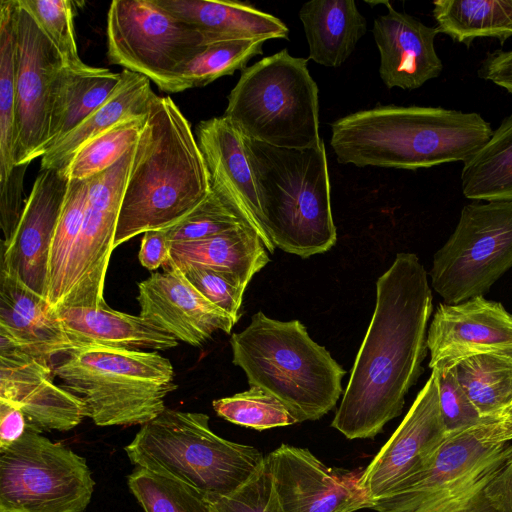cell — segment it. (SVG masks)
Wrapping results in <instances>:
<instances>
[{"label": "cell", "mask_w": 512, "mask_h": 512, "mask_svg": "<svg viewBox=\"0 0 512 512\" xmlns=\"http://www.w3.org/2000/svg\"><path fill=\"white\" fill-rule=\"evenodd\" d=\"M432 293L414 253L401 252L376 283V305L331 423L346 438L368 439L402 412L422 373Z\"/></svg>", "instance_id": "obj_1"}, {"label": "cell", "mask_w": 512, "mask_h": 512, "mask_svg": "<svg viewBox=\"0 0 512 512\" xmlns=\"http://www.w3.org/2000/svg\"><path fill=\"white\" fill-rule=\"evenodd\" d=\"M210 190V175L188 120L170 97L155 95L135 145L114 249L139 234L173 226Z\"/></svg>", "instance_id": "obj_2"}, {"label": "cell", "mask_w": 512, "mask_h": 512, "mask_svg": "<svg viewBox=\"0 0 512 512\" xmlns=\"http://www.w3.org/2000/svg\"><path fill=\"white\" fill-rule=\"evenodd\" d=\"M492 134L476 112L386 105L333 122L330 145L341 164L417 170L465 163Z\"/></svg>", "instance_id": "obj_3"}, {"label": "cell", "mask_w": 512, "mask_h": 512, "mask_svg": "<svg viewBox=\"0 0 512 512\" xmlns=\"http://www.w3.org/2000/svg\"><path fill=\"white\" fill-rule=\"evenodd\" d=\"M257 187L266 249L308 258L337 241L324 142L281 148L243 136Z\"/></svg>", "instance_id": "obj_4"}, {"label": "cell", "mask_w": 512, "mask_h": 512, "mask_svg": "<svg viewBox=\"0 0 512 512\" xmlns=\"http://www.w3.org/2000/svg\"><path fill=\"white\" fill-rule=\"evenodd\" d=\"M230 345L233 364L244 371L249 386L276 396L298 423L320 419L343 393L346 371L299 320L280 321L259 311L232 334Z\"/></svg>", "instance_id": "obj_5"}, {"label": "cell", "mask_w": 512, "mask_h": 512, "mask_svg": "<svg viewBox=\"0 0 512 512\" xmlns=\"http://www.w3.org/2000/svg\"><path fill=\"white\" fill-rule=\"evenodd\" d=\"M124 450L135 466L182 482L205 499L231 494L265 461L259 449L215 434L206 414L170 408L141 425Z\"/></svg>", "instance_id": "obj_6"}, {"label": "cell", "mask_w": 512, "mask_h": 512, "mask_svg": "<svg viewBox=\"0 0 512 512\" xmlns=\"http://www.w3.org/2000/svg\"><path fill=\"white\" fill-rule=\"evenodd\" d=\"M63 356L53 373L97 426L143 425L177 388L170 360L158 352L82 346Z\"/></svg>", "instance_id": "obj_7"}, {"label": "cell", "mask_w": 512, "mask_h": 512, "mask_svg": "<svg viewBox=\"0 0 512 512\" xmlns=\"http://www.w3.org/2000/svg\"><path fill=\"white\" fill-rule=\"evenodd\" d=\"M307 62L283 49L244 68L223 116L243 136L271 146L318 145V87Z\"/></svg>", "instance_id": "obj_8"}, {"label": "cell", "mask_w": 512, "mask_h": 512, "mask_svg": "<svg viewBox=\"0 0 512 512\" xmlns=\"http://www.w3.org/2000/svg\"><path fill=\"white\" fill-rule=\"evenodd\" d=\"M94 486L85 458L41 433L0 450V512H84Z\"/></svg>", "instance_id": "obj_9"}, {"label": "cell", "mask_w": 512, "mask_h": 512, "mask_svg": "<svg viewBox=\"0 0 512 512\" xmlns=\"http://www.w3.org/2000/svg\"><path fill=\"white\" fill-rule=\"evenodd\" d=\"M512 268V202L465 205L446 243L434 254L433 289L446 304L483 296Z\"/></svg>", "instance_id": "obj_10"}, {"label": "cell", "mask_w": 512, "mask_h": 512, "mask_svg": "<svg viewBox=\"0 0 512 512\" xmlns=\"http://www.w3.org/2000/svg\"><path fill=\"white\" fill-rule=\"evenodd\" d=\"M111 63L147 77L163 92L177 93L180 68L205 45L201 33L155 0H114L107 13Z\"/></svg>", "instance_id": "obj_11"}, {"label": "cell", "mask_w": 512, "mask_h": 512, "mask_svg": "<svg viewBox=\"0 0 512 512\" xmlns=\"http://www.w3.org/2000/svg\"><path fill=\"white\" fill-rule=\"evenodd\" d=\"M134 149L135 146L113 166L89 178L84 219L59 309L107 305L106 272Z\"/></svg>", "instance_id": "obj_12"}, {"label": "cell", "mask_w": 512, "mask_h": 512, "mask_svg": "<svg viewBox=\"0 0 512 512\" xmlns=\"http://www.w3.org/2000/svg\"><path fill=\"white\" fill-rule=\"evenodd\" d=\"M512 440L508 414L486 418L449 434L429 466L389 496L374 501L376 512H424L462 486Z\"/></svg>", "instance_id": "obj_13"}, {"label": "cell", "mask_w": 512, "mask_h": 512, "mask_svg": "<svg viewBox=\"0 0 512 512\" xmlns=\"http://www.w3.org/2000/svg\"><path fill=\"white\" fill-rule=\"evenodd\" d=\"M14 24L17 125L15 165H23L42 157L47 150L51 88L66 63L20 0H16Z\"/></svg>", "instance_id": "obj_14"}, {"label": "cell", "mask_w": 512, "mask_h": 512, "mask_svg": "<svg viewBox=\"0 0 512 512\" xmlns=\"http://www.w3.org/2000/svg\"><path fill=\"white\" fill-rule=\"evenodd\" d=\"M447 437L432 371L400 425L363 469L361 487L373 501L396 492L429 466Z\"/></svg>", "instance_id": "obj_15"}, {"label": "cell", "mask_w": 512, "mask_h": 512, "mask_svg": "<svg viewBox=\"0 0 512 512\" xmlns=\"http://www.w3.org/2000/svg\"><path fill=\"white\" fill-rule=\"evenodd\" d=\"M265 461L283 512H355L373 506L360 485L363 469L329 467L308 449L288 444Z\"/></svg>", "instance_id": "obj_16"}, {"label": "cell", "mask_w": 512, "mask_h": 512, "mask_svg": "<svg viewBox=\"0 0 512 512\" xmlns=\"http://www.w3.org/2000/svg\"><path fill=\"white\" fill-rule=\"evenodd\" d=\"M51 362L0 335V400L18 407L33 432L69 431L86 417L79 397L54 383Z\"/></svg>", "instance_id": "obj_17"}, {"label": "cell", "mask_w": 512, "mask_h": 512, "mask_svg": "<svg viewBox=\"0 0 512 512\" xmlns=\"http://www.w3.org/2000/svg\"><path fill=\"white\" fill-rule=\"evenodd\" d=\"M68 183L62 171L40 170L11 239L1 241L0 268L46 299L50 248Z\"/></svg>", "instance_id": "obj_18"}, {"label": "cell", "mask_w": 512, "mask_h": 512, "mask_svg": "<svg viewBox=\"0 0 512 512\" xmlns=\"http://www.w3.org/2000/svg\"><path fill=\"white\" fill-rule=\"evenodd\" d=\"M426 344L431 369L452 368L475 355H512V314L483 296L440 304L427 330Z\"/></svg>", "instance_id": "obj_19"}, {"label": "cell", "mask_w": 512, "mask_h": 512, "mask_svg": "<svg viewBox=\"0 0 512 512\" xmlns=\"http://www.w3.org/2000/svg\"><path fill=\"white\" fill-rule=\"evenodd\" d=\"M162 268L138 283L141 317L195 347L219 330L231 332L237 322L228 313L202 296L174 264Z\"/></svg>", "instance_id": "obj_20"}, {"label": "cell", "mask_w": 512, "mask_h": 512, "mask_svg": "<svg viewBox=\"0 0 512 512\" xmlns=\"http://www.w3.org/2000/svg\"><path fill=\"white\" fill-rule=\"evenodd\" d=\"M384 4L387 13L375 18L372 30L380 56L379 75L389 89H418L443 70L434 46L439 30L395 10L390 2Z\"/></svg>", "instance_id": "obj_21"}, {"label": "cell", "mask_w": 512, "mask_h": 512, "mask_svg": "<svg viewBox=\"0 0 512 512\" xmlns=\"http://www.w3.org/2000/svg\"><path fill=\"white\" fill-rule=\"evenodd\" d=\"M0 335L51 362L74 348L46 298L0 268Z\"/></svg>", "instance_id": "obj_22"}, {"label": "cell", "mask_w": 512, "mask_h": 512, "mask_svg": "<svg viewBox=\"0 0 512 512\" xmlns=\"http://www.w3.org/2000/svg\"><path fill=\"white\" fill-rule=\"evenodd\" d=\"M196 136L211 185L223 189L234 199L251 219L266 247L257 187L243 135L221 116L201 121L196 127Z\"/></svg>", "instance_id": "obj_23"}, {"label": "cell", "mask_w": 512, "mask_h": 512, "mask_svg": "<svg viewBox=\"0 0 512 512\" xmlns=\"http://www.w3.org/2000/svg\"><path fill=\"white\" fill-rule=\"evenodd\" d=\"M75 347L103 346L114 349L158 352L174 348L178 341L140 315L109 308H62L56 310Z\"/></svg>", "instance_id": "obj_24"}, {"label": "cell", "mask_w": 512, "mask_h": 512, "mask_svg": "<svg viewBox=\"0 0 512 512\" xmlns=\"http://www.w3.org/2000/svg\"><path fill=\"white\" fill-rule=\"evenodd\" d=\"M175 18L198 30L205 45L228 40L289 38L276 16L247 2L215 0H155Z\"/></svg>", "instance_id": "obj_25"}, {"label": "cell", "mask_w": 512, "mask_h": 512, "mask_svg": "<svg viewBox=\"0 0 512 512\" xmlns=\"http://www.w3.org/2000/svg\"><path fill=\"white\" fill-rule=\"evenodd\" d=\"M168 261L215 270L246 289L270 259L258 232L242 225L207 238L171 243Z\"/></svg>", "instance_id": "obj_26"}, {"label": "cell", "mask_w": 512, "mask_h": 512, "mask_svg": "<svg viewBox=\"0 0 512 512\" xmlns=\"http://www.w3.org/2000/svg\"><path fill=\"white\" fill-rule=\"evenodd\" d=\"M120 81L121 72L87 64L80 67L65 65L51 88L47 150L102 106Z\"/></svg>", "instance_id": "obj_27"}, {"label": "cell", "mask_w": 512, "mask_h": 512, "mask_svg": "<svg viewBox=\"0 0 512 512\" xmlns=\"http://www.w3.org/2000/svg\"><path fill=\"white\" fill-rule=\"evenodd\" d=\"M155 95L147 77L124 69L121 81L109 99L45 152L41 157V170L64 173L83 144L125 119L145 116Z\"/></svg>", "instance_id": "obj_28"}, {"label": "cell", "mask_w": 512, "mask_h": 512, "mask_svg": "<svg viewBox=\"0 0 512 512\" xmlns=\"http://www.w3.org/2000/svg\"><path fill=\"white\" fill-rule=\"evenodd\" d=\"M309 59L326 67L341 66L365 35L367 21L353 0H312L299 11Z\"/></svg>", "instance_id": "obj_29"}, {"label": "cell", "mask_w": 512, "mask_h": 512, "mask_svg": "<svg viewBox=\"0 0 512 512\" xmlns=\"http://www.w3.org/2000/svg\"><path fill=\"white\" fill-rule=\"evenodd\" d=\"M432 14L439 33L467 46L479 37L500 44L512 37V0H437Z\"/></svg>", "instance_id": "obj_30"}, {"label": "cell", "mask_w": 512, "mask_h": 512, "mask_svg": "<svg viewBox=\"0 0 512 512\" xmlns=\"http://www.w3.org/2000/svg\"><path fill=\"white\" fill-rule=\"evenodd\" d=\"M463 195L475 201L512 202V114L461 171Z\"/></svg>", "instance_id": "obj_31"}, {"label": "cell", "mask_w": 512, "mask_h": 512, "mask_svg": "<svg viewBox=\"0 0 512 512\" xmlns=\"http://www.w3.org/2000/svg\"><path fill=\"white\" fill-rule=\"evenodd\" d=\"M452 370L483 418L505 414L512 402V355H475L459 361Z\"/></svg>", "instance_id": "obj_32"}, {"label": "cell", "mask_w": 512, "mask_h": 512, "mask_svg": "<svg viewBox=\"0 0 512 512\" xmlns=\"http://www.w3.org/2000/svg\"><path fill=\"white\" fill-rule=\"evenodd\" d=\"M89 179H69L68 189L50 248L47 301L55 309L61 307L87 199Z\"/></svg>", "instance_id": "obj_33"}, {"label": "cell", "mask_w": 512, "mask_h": 512, "mask_svg": "<svg viewBox=\"0 0 512 512\" xmlns=\"http://www.w3.org/2000/svg\"><path fill=\"white\" fill-rule=\"evenodd\" d=\"M16 0L0 2V181H4L17 166L16 125Z\"/></svg>", "instance_id": "obj_34"}, {"label": "cell", "mask_w": 512, "mask_h": 512, "mask_svg": "<svg viewBox=\"0 0 512 512\" xmlns=\"http://www.w3.org/2000/svg\"><path fill=\"white\" fill-rule=\"evenodd\" d=\"M263 39L228 40L206 44L178 72V92L203 87L216 79L243 70L255 56L263 54Z\"/></svg>", "instance_id": "obj_35"}, {"label": "cell", "mask_w": 512, "mask_h": 512, "mask_svg": "<svg viewBox=\"0 0 512 512\" xmlns=\"http://www.w3.org/2000/svg\"><path fill=\"white\" fill-rule=\"evenodd\" d=\"M146 115L125 119L83 144L71 158L65 175L89 179L117 163L137 143Z\"/></svg>", "instance_id": "obj_36"}, {"label": "cell", "mask_w": 512, "mask_h": 512, "mask_svg": "<svg viewBox=\"0 0 512 512\" xmlns=\"http://www.w3.org/2000/svg\"><path fill=\"white\" fill-rule=\"evenodd\" d=\"M242 225L258 232L248 215L227 192L211 186L210 193L197 207L163 230L169 242L176 243L207 238Z\"/></svg>", "instance_id": "obj_37"}, {"label": "cell", "mask_w": 512, "mask_h": 512, "mask_svg": "<svg viewBox=\"0 0 512 512\" xmlns=\"http://www.w3.org/2000/svg\"><path fill=\"white\" fill-rule=\"evenodd\" d=\"M128 486L145 512H209L194 488L139 466L128 476Z\"/></svg>", "instance_id": "obj_38"}, {"label": "cell", "mask_w": 512, "mask_h": 512, "mask_svg": "<svg viewBox=\"0 0 512 512\" xmlns=\"http://www.w3.org/2000/svg\"><path fill=\"white\" fill-rule=\"evenodd\" d=\"M212 406L221 418L257 431L298 423L281 400L259 387L214 400Z\"/></svg>", "instance_id": "obj_39"}, {"label": "cell", "mask_w": 512, "mask_h": 512, "mask_svg": "<svg viewBox=\"0 0 512 512\" xmlns=\"http://www.w3.org/2000/svg\"><path fill=\"white\" fill-rule=\"evenodd\" d=\"M39 27L56 46L66 66L80 67L81 60L75 39L74 2L69 0H20Z\"/></svg>", "instance_id": "obj_40"}, {"label": "cell", "mask_w": 512, "mask_h": 512, "mask_svg": "<svg viewBox=\"0 0 512 512\" xmlns=\"http://www.w3.org/2000/svg\"><path fill=\"white\" fill-rule=\"evenodd\" d=\"M511 458L512 444L508 443L462 486L424 512H495L486 499L485 489Z\"/></svg>", "instance_id": "obj_41"}, {"label": "cell", "mask_w": 512, "mask_h": 512, "mask_svg": "<svg viewBox=\"0 0 512 512\" xmlns=\"http://www.w3.org/2000/svg\"><path fill=\"white\" fill-rule=\"evenodd\" d=\"M205 501L209 512H283L266 461L231 494Z\"/></svg>", "instance_id": "obj_42"}, {"label": "cell", "mask_w": 512, "mask_h": 512, "mask_svg": "<svg viewBox=\"0 0 512 512\" xmlns=\"http://www.w3.org/2000/svg\"><path fill=\"white\" fill-rule=\"evenodd\" d=\"M432 371L436 374L440 411L448 435L486 419L471 402L452 368H435Z\"/></svg>", "instance_id": "obj_43"}, {"label": "cell", "mask_w": 512, "mask_h": 512, "mask_svg": "<svg viewBox=\"0 0 512 512\" xmlns=\"http://www.w3.org/2000/svg\"><path fill=\"white\" fill-rule=\"evenodd\" d=\"M175 266L202 296L228 313L236 322L239 320L244 288L226 275L206 267L191 264Z\"/></svg>", "instance_id": "obj_44"}, {"label": "cell", "mask_w": 512, "mask_h": 512, "mask_svg": "<svg viewBox=\"0 0 512 512\" xmlns=\"http://www.w3.org/2000/svg\"><path fill=\"white\" fill-rule=\"evenodd\" d=\"M28 165H17L4 181H0V226L4 243L11 239L24 209L22 194Z\"/></svg>", "instance_id": "obj_45"}, {"label": "cell", "mask_w": 512, "mask_h": 512, "mask_svg": "<svg viewBox=\"0 0 512 512\" xmlns=\"http://www.w3.org/2000/svg\"><path fill=\"white\" fill-rule=\"evenodd\" d=\"M478 76L512 93V50L488 53L480 63Z\"/></svg>", "instance_id": "obj_46"}, {"label": "cell", "mask_w": 512, "mask_h": 512, "mask_svg": "<svg viewBox=\"0 0 512 512\" xmlns=\"http://www.w3.org/2000/svg\"><path fill=\"white\" fill-rule=\"evenodd\" d=\"M170 247L164 230L145 232L138 254L141 265L150 271L164 266L170 258Z\"/></svg>", "instance_id": "obj_47"}, {"label": "cell", "mask_w": 512, "mask_h": 512, "mask_svg": "<svg viewBox=\"0 0 512 512\" xmlns=\"http://www.w3.org/2000/svg\"><path fill=\"white\" fill-rule=\"evenodd\" d=\"M485 496L495 512H512V458L489 482Z\"/></svg>", "instance_id": "obj_48"}, {"label": "cell", "mask_w": 512, "mask_h": 512, "mask_svg": "<svg viewBox=\"0 0 512 512\" xmlns=\"http://www.w3.org/2000/svg\"><path fill=\"white\" fill-rule=\"evenodd\" d=\"M27 430L23 412L15 405L0 400V450L17 441Z\"/></svg>", "instance_id": "obj_49"}, {"label": "cell", "mask_w": 512, "mask_h": 512, "mask_svg": "<svg viewBox=\"0 0 512 512\" xmlns=\"http://www.w3.org/2000/svg\"><path fill=\"white\" fill-rule=\"evenodd\" d=\"M506 414H508L512 418V402L508 406V408L505 411Z\"/></svg>", "instance_id": "obj_50"}]
</instances>
